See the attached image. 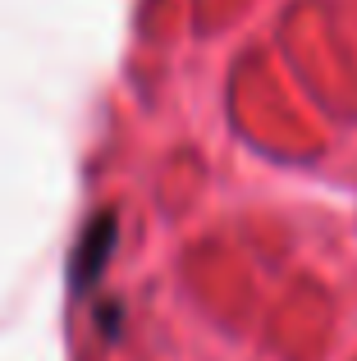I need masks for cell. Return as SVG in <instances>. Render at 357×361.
Masks as SVG:
<instances>
[{
    "label": "cell",
    "instance_id": "1",
    "mask_svg": "<svg viewBox=\"0 0 357 361\" xmlns=\"http://www.w3.org/2000/svg\"><path fill=\"white\" fill-rule=\"evenodd\" d=\"M110 238H115V220H110V215H101V220L87 229V238L78 243V252H87V270L78 274V279H83L78 288H87V283L97 279V270L106 265V256H110Z\"/></svg>",
    "mask_w": 357,
    "mask_h": 361
}]
</instances>
